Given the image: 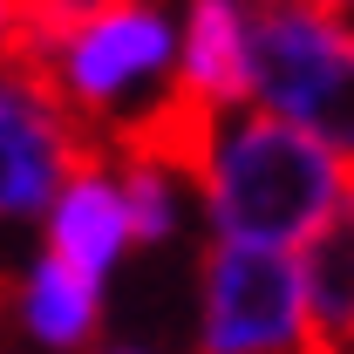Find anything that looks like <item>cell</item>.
I'll return each mask as SVG.
<instances>
[{"mask_svg":"<svg viewBox=\"0 0 354 354\" xmlns=\"http://www.w3.org/2000/svg\"><path fill=\"white\" fill-rule=\"evenodd\" d=\"M341 198H348V164L300 123H279L266 109L225 123L205 184V212L225 245H259V252L307 245L341 212Z\"/></svg>","mask_w":354,"mask_h":354,"instance_id":"cell-1","label":"cell"},{"mask_svg":"<svg viewBox=\"0 0 354 354\" xmlns=\"http://www.w3.org/2000/svg\"><path fill=\"white\" fill-rule=\"evenodd\" d=\"M21 320L41 348H82L95 334V286L75 266H62L55 252L28 266V293H21Z\"/></svg>","mask_w":354,"mask_h":354,"instance_id":"cell-8","label":"cell"},{"mask_svg":"<svg viewBox=\"0 0 354 354\" xmlns=\"http://www.w3.org/2000/svg\"><path fill=\"white\" fill-rule=\"evenodd\" d=\"M123 239H130V205H123V177L109 171H82L62 191V205L48 212V252L62 266H75L88 286L109 272Z\"/></svg>","mask_w":354,"mask_h":354,"instance_id":"cell-5","label":"cell"},{"mask_svg":"<svg viewBox=\"0 0 354 354\" xmlns=\"http://www.w3.org/2000/svg\"><path fill=\"white\" fill-rule=\"evenodd\" d=\"M184 82L212 102H239L252 95V35H245V14L225 7V0H205L191 14V35H184Z\"/></svg>","mask_w":354,"mask_h":354,"instance_id":"cell-7","label":"cell"},{"mask_svg":"<svg viewBox=\"0 0 354 354\" xmlns=\"http://www.w3.org/2000/svg\"><path fill=\"white\" fill-rule=\"evenodd\" d=\"M252 35V95L266 116L300 123L354 171V28L327 7H259Z\"/></svg>","mask_w":354,"mask_h":354,"instance_id":"cell-3","label":"cell"},{"mask_svg":"<svg viewBox=\"0 0 354 354\" xmlns=\"http://www.w3.org/2000/svg\"><path fill=\"white\" fill-rule=\"evenodd\" d=\"M123 205H130V239H171L177 225V198L164 171H143V164H123Z\"/></svg>","mask_w":354,"mask_h":354,"instance_id":"cell-9","label":"cell"},{"mask_svg":"<svg viewBox=\"0 0 354 354\" xmlns=\"http://www.w3.org/2000/svg\"><path fill=\"white\" fill-rule=\"evenodd\" d=\"M198 354H341V348L313 320L300 259L212 239L205 300H198Z\"/></svg>","mask_w":354,"mask_h":354,"instance_id":"cell-4","label":"cell"},{"mask_svg":"<svg viewBox=\"0 0 354 354\" xmlns=\"http://www.w3.org/2000/svg\"><path fill=\"white\" fill-rule=\"evenodd\" d=\"M293 259H300V279H307V300H313L320 334L348 354L354 348V171H348V198H341V212L320 225Z\"/></svg>","mask_w":354,"mask_h":354,"instance_id":"cell-6","label":"cell"},{"mask_svg":"<svg viewBox=\"0 0 354 354\" xmlns=\"http://www.w3.org/2000/svg\"><path fill=\"white\" fill-rule=\"evenodd\" d=\"M171 62L157 7H7V68L55 88L88 130H116L123 102Z\"/></svg>","mask_w":354,"mask_h":354,"instance_id":"cell-2","label":"cell"},{"mask_svg":"<svg viewBox=\"0 0 354 354\" xmlns=\"http://www.w3.org/2000/svg\"><path fill=\"white\" fill-rule=\"evenodd\" d=\"M116 354H130V348H116Z\"/></svg>","mask_w":354,"mask_h":354,"instance_id":"cell-10","label":"cell"}]
</instances>
